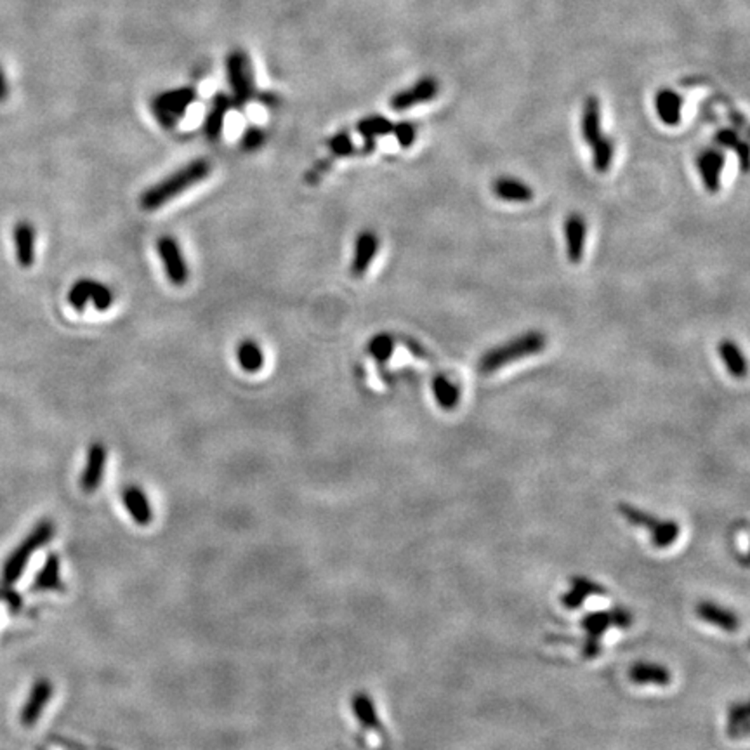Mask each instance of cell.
<instances>
[{"label":"cell","mask_w":750,"mask_h":750,"mask_svg":"<svg viewBox=\"0 0 750 750\" xmlns=\"http://www.w3.org/2000/svg\"><path fill=\"white\" fill-rule=\"evenodd\" d=\"M329 148L335 156H350L357 151L348 132H339V134L329 139Z\"/></svg>","instance_id":"e575fe53"},{"label":"cell","mask_w":750,"mask_h":750,"mask_svg":"<svg viewBox=\"0 0 750 750\" xmlns=\"http://www.w3.org/2000/svg\"><path fill=\"white\" fill-rule=\"evenodd\" d=\"M492 190H493V195L504 202L525 204L534 198V190L523 181L514 180V178H499L493 181Z\"/></svg>","instance_id":"ffe728a7"},{"label":"cell","mask_w":750,"mask_h":750,"mask_svg":"<svg viewBox=\"0 0 750 750\" xmlns=\"http://www.w3.org/2000/svg\"><path fill=\"white\" fill-rule=\"evenodd\" d=\"M433 394L436 398V403L440 405V409L443 410H453L459 403L460 398V391L451 383L449 377L445 375H436L433 379Z\"/></svg>","instance_id":"83f0119b"},{"label":"cell","mask_w":750,"mask_h":750,"mask_svg":"<svg viewBox=\"0 0 750 750\" xmlns=\"http://www.w3.org/2000/svg\"><path fill=\"white\" fill-rule=\"evenodd\" d=\"M681 535V525L676 519H662L659 528L650 535V541L657 549H667L674 545Z\"/></svg>","instance_id":"1f68e13d"},{"label":"cell","mask_w":750,"mask_h":750,"mask_svg":"<svg viewBox=\"0 0 750 750\" xmlns=\"http://www.w3.org/2000/svg\"><path fill=\"white\" fill-rule=\"evenodd\" d=\"M367 351H368V355L374 360L379 361V363H384V361L390 360L391 355L394 351V339H392V335L386 333V332L374 335L368 341Z\"/></svg>","instance_id":"d6a6232c"},{"label":"cell","mask_w":750,"mask_h":750,"mask_svg":"<svg viewBox=\"0 0 750 750\" xmlns=\"http://www.w3.org/2000/svg\"><path fill=\"white\" fill-rule=\"evenodd\" d=\"M226 75L232 88V99L237 106H245L256 92V80L250 58L241 49L232 51L226 58Z\"/></svg>","instance_id":"5b68a950"},{"label":"cell","mask_w":750,"mask_h":750,"mask_svg":"<svg viewBox=\"0 0 750 750\" xmlns=\"http://www.w3.org/2000/svg\"><path fill=\"white\" fill-rule=\"evenodd\" d=\"M728 733L731 738H746L749 733V709L746 704H737L729 709Z\"/></svg>","instance_id":"f546056e"},{"label":"cell","mask_w":750,"mask_h":750,"mask_svg":"<svg viewBox=\"0 0 750 750\" xmlns=\"http://www.w3.org/2000/svg\"><path fill=\"white\" fill-rule=\"evenodd\" d=\"M630 624H632V615L624 608H617L613 611H604V613H591L584 617L582 620V629L586 630L584 641L600 645L601 637L610 628L619 626L622 629H628Z\"/></svg>","instance_id":"ba28073f"},{"label":"cell","mask_w":750,"mask_h":750,"mask_svg":"<svg viewBox=\"0 0 750 750\" xmlns=\"http://www.w3.org/2000/svg\"><path fill=\"white\" fill-rule=\"evenodd\" d=\"M55 535V525L51 521H40L30 535L21 542L5 560L4 563V570H2V578L7 586H13L20 580V577L23 575V571L27 569L31 556L42 549L47 542L53 539Z\"/></svg>","instance_id":"3957f363"},{"label":"cell","mask_w":750,"mask_h":750,"mask_svg":"<svg viewBox=\"0 0 750 750\" xmlns=\"http://www.w3.org/2000/svg\"><path fill=\"white\" fill-rule=\"evenodd\" d=\"M716 143L722 148H733L735 150V147L740 143V138L733 129H722L716 134Z\"/></svg>","instance_id":"74e56055"},{"label":"cell","mask_w":750,"mask_h":750,"mask_svg":"<svg viewBox=\"0 0 750 750\" xmlns=\"http://www.w3.org/2000/svg\"><path fill=\"white\" fill-rule=\"evenodd\" d=\"M197 90L190 86L160 92L151 101V114L164 129H174L195 103Z\"/></svg>","instance_id":"277c9868"},{"label":"cell","mask_w":750,"mask_h":750,"mask_svg":"<svg viewBox=\"0 0 750 750\" xmlns=\"http://www.w3.org/2000/svg\"><path fill=\"white\" fill-rule=\"evenodd\" d=\"M114 300L115 298L112 289L92 278L77 280L68 292V302L75 311H84L89 302L97 311H108Z\"/></svg>","instance_id":"8992f818"},{"label":"cell","mask_w":750,"mask_h":750,"mask_svg":"<svg viewBox=\"0 0 750 750\" xmlns=\"http://www.w3.org/2000/svg\"><path fill=\"white\" fill-rule=\"evenodd\" d=\"M394 123L388 121L383 115H370L367 119L358 122L357 129L361 134V138L365 139V143H375V138L379 136H388L392 132Z\"/></svg>","instance_id":"f1b7e54d"},{"label":"cell","mask_w":750,"mask_h":750,"mask_svg":"<svg viewBox=\"0 0 750 750\" xmlns=\"http://www.w3.org/2000/svg\"><path fill=\"white\" fill-rule=\"evenodd\" d=\"M604 589L601 587L600 584L586 578V577H573L571 578V589H569L563 596H561V603L565 608L569 610H577L584 604V601L587 600L593 594H603Z\"/></svg>","instance_id":"7402d4cb"},{"label":"cell","mask_w":750,"mask_h":750,"mask_svg":"<svg viewBox=\"0 0 750 750\" xmlns=\"http://www.w3.org/2000/svg\"><path fill=\"white\" fill-rule=\"evenodd\" d=\"M0 600L5 601V603L9 604V608H11L14 613H18V611L23 608V600H21V596H20L14 589H11L7 584H5V587H2V589H0Z\"/></svg>","instance_id":"8d00e7d4"},{"label":"cell","mask_w":750,"mask_h":750,"mask_svg":"<svg viewBox=\"0 0 750 750\" xmlns=\"http://www.w3.org/2000/svg\"><path fill=\"white\" fill-rule=\"evenodd\" d=\"M212 167L210 162L206 158H197L191 160L190 164L182 165L176 173H173L171 176L158 181L156 184L150 186L141 197H139V206L141 209L158 210L164 207L165 204L173 202L174 198H178L184 191H188L190 188H193L195 184L202 182L210 174Z\"/></svg>","instance_id":"6da1fadb"},{"label":"cell","mask_w":750,"mask_h":750,"mask_svg":"<svg viewBox=\"0 0 750 750\" xmlns=\"http://www.w3.org/2000/svg\"><path fill=\"white\" fill-rule=\"evenodd\" d=\"M122 501L123 506L129 510V514L132 516V519L141 525V527H148L153 521V510H151L150 501L147 497V493L131 485L122 492Z\"/></svg>","instance_id":"d6986e66"},{"label":"cell","mask_w":750,"mask_h":750,"mask_svg":"<svg viewBox=\"0 0 750 750\" xmlns=\"http://www.w3.org/2000/svg\"><path fill=\"white\" fill-rule=\"evenodd\" d=\"M718 353H720L722 363L726 365L728 372L733 377L740 379V377H744L747 374L746 357H744V353L740 351V348L733 341H729V339L721 341L720 344H718Z\"/></svg>","instance_id":"4316f807"},{"label":"cell","mask_w":750,"mask_h":750,"mask_svg":"<svg viewBox=\"0 0 750 750\" xmlns=\"http://www.w3.org/2000/svg\"><path fill=\"white\" fill-rule=\"evenodd\" d=\"M156 252H158V257L162 261L164 271L167 274V280L176 287L186 285V282L190 278V268H188V263L184 259L180 241L176 240L174 237H169V235L160 237L156 240Z\"/></svg>","instance_id":"52a82bcc"},{"label":"cell","mask_w":750,"mask_h":750,"mask_svg":"<svg viewBox=\"0 0 750 750\" xmlns=\"http://www.w3.org/2000/svg\"><path fill=\"white\" fill-rule=\"evenodd\" d=\"M724 169V153L721 150H705L698 156V173L709 193H718L721 173Z\"/></svg>","instance_id":"ac0fdd59"},{"label":"cell","mask_w":750,"mask_h":750,"mask_svg":"<svg viewBox=\"0 0 750 750\" xmlns=\"http://www.w3.org/2000/svg\"><path fill=\"white\" fill-rule=\"evenodd\" d=\"M438 90H440L438 80L433 79V77H426V79L419 80L416 86H412L410 89L401 90V92L394 94L392 99H391V108L396 110V112H403L407 108H412L416 105L434 99Z\"/></svg>","instance_id":"9c48e42d"},{"label":"cell","mask_w":750,"mask_h":750,"mask_svg":"<svg viewBox=\"0 0 750 750\" xmlns=\"http://www.w3.org/2000/svg\"><path fill=\"white\" fill-rule=\"evenodd\" d=\"M392 132H394V136H396V139H398L400 147H403V148L412 147V145H414V141H416V136H417V131H416V127H414V123H412V122H400V123H394Z\"/></svg>","instance_id":"d590c367"},{"label":"cell","mask_w":750,"mask_h":750,"mask_svg":"<svg viewBox=\"0 0 750 750\" xmlns=\"http://www.w3.org/2000/svg\"><path fill=\"white\" fill-rule=\"evenodd\" d=\"M7 97H9V84H7L5 73H4V70L0 66V103H4Z\"/></svg>","instance_id":"60d3db41"},{"label":"cell","mask_w":750,"mask_h":750,"mask_svg":"<svg viewBox=\"0 0 750 750\" xmlns=\"http://www.w3.org/2000/svg\"><path fill=\"white\" fill-rule=\"evenodd\" d=\"M233 105V99L228 94L217 92L210 101L209 112L204 119V134L209 141H217L223 134L224 121Z\"/></svg>","instance_id":"e0dca14e"},{"label":"cell","mask_w":750,"mask_h":750,"mask_svg":"<svg viewBox=\"0 0 750 750\" xmlns=\"http://www.w3.org/2000/svg\"><path fill=\"white\" fill-rule=\"evenodd\" d=\"M237 361L247 374H257L265 367V353L257 341L243 339L237 346Z\"/></svg>","instance_id":"484cf974"},{"label":"cell","mask_w":750,"mask_h":750,"mask_svg":"<svg viewBox=\"0 0 750 750\" xmlns=\"http://www.w3.org/2000/svg\"><path fill=\"white\" fill-rule=\"evenodd\" d=\"M377 250H379V237L370 230L360 232L355 241L351 274L357 278L363 276L370 268L374 257L377 256Z\"/></svg>","instance_id":"9a60e30c"},{"label":"cell","mask_w":750,"mask_h":750,"mask_svg":"<svg viewBox=\"0 0 750 750\" xmlns=\"http://www.w3.org/2000/svg\"><path fill=\"white\" fill-rule=\"evenodd\" d=\"M630 681L639 687H669L670 670L657 662H636L629 669Z\"/></svg>","instance_id":"8fae6325"},{"label":"cell","mask_w":750,"mask_h":750,"mask_svg":"<svg viewBox=\"0 0 750 750\" xmlns=\"http://www.w3.org/2000/svg\"><path fill=\"white\" fill-rule=\"evenodd\" d=\"M405 342H407V348L410 350V353H414L417 358H429L427 351L420 346L419 342H416L412 339H405Z\"/></svg>","instance_id":"ab89813d"},{"label":"cell","mask_w":750,"mask_h":750,"mask_svg":"<svg viewBox=\"0 0 750 750\" xmlns=\"http://www.w3.org/2000/svg\"><path fill=\"white\" fill-rule=\"evenodd\" d=\"M582 138L587 145L594 143L601 136V106L596 96H589L584 105L582 114Z\"/></svg>","instance_id":"d4e9b609"},{"label":"cell","mask_w":750,"mask_h":750,"mask_svg":"<svg viewBox=\"0 0 750 750\" xmlns=\"http://www.w3.org/2000/svg\"><path fill=\"white\" fill-rule=\"evenodd\" d=\"M60 570V558H58V554H49V558L46 560L42 570L37 573V577H35V580L31 584V593L61 591L63 589V580H61Z\"/></svg>","instance_id":"44dd1931"},{"label":"cell","mask_w":750,"mask_h":750,"mask_svg":"<svg viewBox=\"0 0 750 750\" xmlns=\"http://www.w3.org/2000/svg\"><path fill=\"white\" fill-rule=\"evenodd\" d=\"M545 348V335L541 332H527L510 342L497 346L483 355L480 361V372L488 375L499 368H504L512 361L521 360L527 357H534L544 351Z\"/></svg>","instance_id":"7a4b0ae2"},{"label":"cell","mask_w":750,"mask_h":750,"mask_svg":"<svg viewBox=\"0 0 750 750\" xmlns=\"http://www.w3.org/2000/svg\"><path fill=\"white\" fill-rule=\"evenodd\" d=\"M351 707H353L355 718L358 720L360 726H363L365 729H370V731H381L383 729V724H381V720H379L375 704L368 696V693H365V691L357 693L353 696V700H351Z\"/></svg>","instance_id":"cb8c5ba5"},{"label":"cell","mask_w":750,"mask_h":750,"mask_svg":"<svg viewBox=\"0 0 750 750\" xmlns=\"http://www.w3.org/2000/svg\"><path fill=\"white\" fill-rule=\"evenodd\" d=\"M106 449L103 443H92L90 445L89 453H88V462L80 478V488L86 493H94L101 481L105 476V468H106Z\"/></svg>","instance_id":"4fadbf2b"},{"label":"cell","mask_w":750,"mask_h":750,"mask_svg":"<svg viewBox=\"0 0 750 750\" xmlns=\"http://www.w3.org/2000/svg\"><path fill=\"white\" fill-rule=\"evenodd\" d=\"M657 114L665 125H678L681 122V110H683V97L672 89H663L657 94L655 99Z\"/></svg>","instance_id":"603a6c76"},{"label":"cell","mask_w":750,"mask_h":750,"mask_svg":"<svg viewBox=\"0 0 750 750\" xmlns=\"http://www.w3.org/2000/svg\"><path fill=\"white\" fill-rule=\"evenodd\" d=\"M591 148H593V167H594V171L600 173V174L606 173L611 165V160H613V151H615L613 141L601 134L594 143H591Z\"/></svg>","instance_id":"4dcf8cb0"},{"label":"cell","mask_w":750,"mask_h":750,"mask_svg":"<svg viewBox=\"0 0 750 750\" xmlns=\"http://www.w3.org/2000/svg\"><path fill=\"white\" fill-rule=\"evenodd\" d=\"M13 240H14L18 265L23 270H29L35 263V241H37V230L30 221L16 223L13 230Z\"/></svg>","instance_id":"5bb4252c"},{"label":"cell","mask_w":750,"mask_h":750,"mask_svg":"<svg viewBox=\"0 0 750 750\" xmlns=\"http://www.w3.org/2000/svg\"><path fill=\"white\" fill-rule=\"evenodd\" d=\"M266 141V134L259 127H247L241 134L240 148L243 151L259 150Z\"/></svg>","instance_id":"836d02e7"},{"label":"cell","mask_w":750,"mask_h":750,"mask_svg":"<svg viewBox=\"0 0 750 750\" xmlns=\"http://www.w3.org/2000/svg\"><path fill=\"white\" fill-rule=\"evenodd\" d=\"M53 683L49 679H38L33 688H31L30 695L21 709V724L25 728H33L37 724V721L40 720L44 709L47 707L49 700L53 698Z\"/></svg>","instance_id":"30bf717a"},{"label":"cell","mask_w":750,"mask_h":750,"mask_svg":"<svg viewBox=\"0 0 750 750\" xmlns=\"http://www.w3.org/2000/svg\"><path fill=\"white\" fill-rule=\"evenodd\" d=\"M696 615L709 626H714L724 632H737L740 628V619L729 610L714 601H702L696 606Z\"/></svg>","instance_id":"7c38bea8"},{"label":"cell","mask_w":750,"mask_h":750,"mask_svg":"<svg viewBox=\"0 0 750 750\" xmlns=\"http://www.w3.org/2000/svg\"><path fill=\"white\" fill-rule=\"evenodd\" d=\"M735 151L738 153L742 171H744V173H747V167H749V147H747L744 141H740V143L735 147Z\"/></svg>","instance_id":"f35d334b"},{"label":"cell","mask_w":750,"mask_h":750,"mask_svg":"<svg viewBox=\"0 0 750 750\" xmlns=\"http://www.w3.org/2000/svg\"><path fill=\"white\" fill-rule=\"evenodd\" d=\"M586 235L587 226L580 214H570L565 219V247H567V257L573 265H578L584 257L586 249Z\"/></svg>","instance_id":"2e32d148"}]
</instances>
